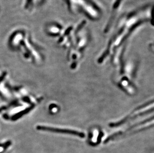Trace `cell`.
Wrapping results in <instances>:
<instances>
[{
  "label": "cell",
  "instance_id": "obj_1",
  "mask_svg": "<svg viewBox=\"0 0 154 153\" xmlns=\"http://www.w3.org/2000/svg\"><path fill=\"white\" fill-rule=\"evenodd\" d=\"M6 75V73H4V74L2 75V76H1V77H0V84H1V83L2 82V81L4 79Z\"/></svg>",
  "mask_w": 154,
  "mask_h": 153
}]
</instances>
